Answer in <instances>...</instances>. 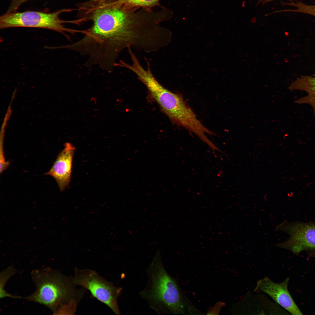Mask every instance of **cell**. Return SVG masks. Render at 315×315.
I'll use <instances>...</instances> for the list:
<instances>
[{
  "mask_svg": "<svg viewBox=\"0 0 315 315\" xmlns=\"http://www.w3.org/2000/svg\"><path fill=\"white\" fill-rule=\"evenodd\" d=\"M289 278L280 283L265 277L258 281L254 291L267 294L281 307L293 315H302L290 295L288 288Z\"/></svg>",
  "mask_w": 315,
  "mask_h": 315,
  "instance_id": "cell-8",
  "label": "cell"
},
{
  "mask_svg": "<svg viewBox=\"0 0 315 315\" xmlns=\"http://www.w3.org/2000/svg\"><path fill=\"white\" fill-rule=\"evenodd\" d=\"M77 6L80 22L91 20L92 24L69 48L86 56L89 66L98 65L111 72L124 49L146 52L150 47L155 25L149 11L127 8L118 0H89Z\"/></svg>",
  "mask_w": 315,
  "mask_h": 315,
  "instance_id": "cell-1",
  "label": "cell"
},
{
  "mask_svg": "<svg viewBox=\"0 0 315 315\" xmlns=\"http://www.w3.org/2000/svg\"><path fill=\"white\" fill-rule=\"evenodd\" d=\"M75 150V147L72 144L66 143L50 169L44 174L51 176L55 179L61 192L63 191L69 184Z\"/></svg>",
  "mask_w": 315,
  "mask_h": 315,
  "instance_id": "cell-9",
  "label": "cell"
},
{
  "mask_svg": "<svg viewBox=\"0 0 315 315\" xmlns=\"http://www.w3.org/2000/svg\"><path fill=\"white\" fill-rule=\"evenodd\" d=\"M295 7V9L285 10V11L296 12L310 15L315 16V5H309L301 1L292 2L284 3V4ZM285 11V10H284Z\"/></svg>",
  "mask_w": 315,
  "mask_h": 315,
  "instance_id": "cell-12",
  "label": "cell"
},
{
  "mask_svg": "<svg viewBox=\"0 0 315 315\" xmlns=\"http://www.w3.org/2000/svg\"><path fill=\"white\" fill-rule=\"evenodd\" d=\"M73 10L72 9H63L51 13L36 11L7 12L0 16V28L26 27L46 29L59 32L68 38L65 32L73 34L80 32V31L65 27L63 24L75 23V21L64 20L60 18L59 15L62 13Z\"/></svg>",
  "mask_w": 315,
  "mask_h": 315,
  "instance_id": "cell-5",
  "label": "cell"
},
{
  "mask_svg": "<svg viewBox=\"0 0 315 315\" xmlns=\"http://www.w3.org/2000/svg\"><path fill=\"white\" fill-rule=\"evenodd\" d=\"M31 274L36 289L26 300L43 305L53 313L62 306L76 309L86 290L77 288L72 276L49 267L35 269Z\"/></svg>",
  "mask_w": 315,
  "mask_h": 315,
  "instance_id": "cell-2",
  "label": "cell"
},
{
  "mask_svg": "<svg viewBox=\"0 0 315 315\" xmlns=\"http://www.w3.org/2000/svg\"><path fill=\"white\" fill-rule=\"evenodd\" d=\"M16 269L13 266L7 267L0 273V298L8 297L19 299L21 297L14 295L9 293L5 289V286L9 278L16 273Z\"/></svg>",
  "mask_w": 315,
  "mask_h": 315,
  "instance_id": "cell-10",
  "label": "cell"
},
{
  "mask_svg": "<svg viewBox=\"0 0 315 315\" xmlns=\"http://www.w3.org/2000/svg\"><path fill=\"white\" fill-rule=\"evenodd\" d=\"M288 234L286 241L277 244V247L289 250L298 254L304 251L315 250V223L298 221H285L275 228Z\"/></svg>",
  "mask_w": 315,
  "mask_h": 315,
  "instance_id": "cell-7",
  "label": "cell"
},
{
  "mask_svg": "<svg viewBox=\"0 0 315 315\" xmlns=\"http://www.w3.org/2000/svg\"><path fill=\"white\" fill-rule=\"evenodd\" d=\"M274 0H259V1H258V3H262V4H264L266 3H267V2H270L271 1H274ZM312 0V1H315V0Z\"/></svg>",
  "mask_w": 315,
  "mask_h": 315,
  "instance_id": "cell-13",
  "label": "cell"
},
{
  "mask_svg": "<svg viewBox=\"0 0 315 315\" xmlns=\"http://www.w3.org/2000/svg\"><path fill=\"white\" fill-rule=\"evenodd\" d=\"M146 272L147 283L139 294L150 308L159 315L184 314L182 295L176 280L166 270L160 250L156 252Z\"/></svg>",
  "mask_w": 315,
  "mask_h": 315,
  "instance_id": "cell-3",
  "label": "cell"
},
{
  "mask_svg": "<svg viewBox=\"0 0 315 315\" xmlns=\"http://www.w3.org/2000/svg\"><path fill=\"white\" fill-rule=\"evenodd\" d=\"M132 63H125L124 66L132 71L146 87L149 97L159 105L162 111L174 124L182 126L192 119L193 111L187 105L182 96L169 90L156 79L151 72L150 62L144 69L136 55L131 57Z\"/></svg>",
  "mask_w": 315,
  "mask_h": 315,
  "instance_id": "cell-4",
  "label": "cell"
},
{
  "mask_svg": "<svg viewBox=\"0 0 315 315\" xmlns=\"http://www.w3.org/2000/svg\"><path fill=\"white\" fill-rule=\"evenodd\" d=\"M159 0H118L119 2L126 7L139 9H150L159 5Z\"/></svg>",
  "mask_w": 315,
  "mask_h": 315,
  "instance_id": "cell-11",
  "label": "cell"
},
{
  "mask_svg": "<svg viewBox=\"0 0 315 315\" xmlns=\"http://www.w3.org/2000/svg\"><path fill=\"white\" fill-rule=\"evenodd\" d=\"M72 277L76 285L89 290L93 297L108 307L115 314H121L118 298L122 293L121 287L116 286L95 271L89 269L75 268Z\"/></svg>",
  "mask_w": 315,
  "mask_h": 315,
  "instance_id": "cell-6",
  "label": "cell"
}]
</instances>
